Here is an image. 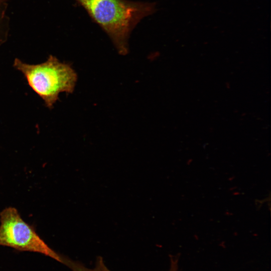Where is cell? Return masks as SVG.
<instances>
[{"mask_svg": "<svg viewBox=\"0 0 271 271\" xmlns=\"http://www.w3.org/2000/svg\"><path fill=\"white\" fill-rule=\"evenodd\" d=\"M107 33L118 53L128 52L132 30L156 10L154 3L127 0H75Z\"/></svg>", "mask_w": 271, "mask_h": 271, "instance_id": "obj_1", "label": "cell"}, {"mask_svg": "<svg viewBox=\"0 0 271 271\" xmlns=\"http://www.w3.org/2000/svg\"><path fill=\"white\" fill-rule=\"evenodd\" d=\"M170 258V268L168 271H180L178 264V257L171 256Z\"/></svg>", "mask_w": 271, "mask_h": 271, "instance_id": "obj_5", "label": "cell"}, {"mask_svg": "<svg viewBox=\"0 0 271 271\" xmlns=\"http://www.w3.org/2000/svg\"><path fill=\"white\" fill-rule=\"evenodd\" d=\"M14 67L21 72L30 87L52 108L61 92L72 93L77 74L69 64L50 55L45 62L29 64L16 58Z\"/></svg>", "mask_w": 271, "mask_h": 271, "instance_id": "obj_2", "label": "cell"}, {"mask_svg": "<svg viewBox=\"0 0 271 271\" xmlns=\"http://www.w3.org/2000/svg\"><path fill=\"white\" fill-rule=\"evenodd\" d=\"M1 1V0H0V1Z\"/></svg>", "mask_w": 271, "mask_h": 271, "instance_id": "obj_6", "label": "cell"}, {"mask_svg": "<svg viewBox=\"0 0 271 271\" xmlns=\"http://www.w3.org/2000/svg\"><path fill=\"white\" fill-rule=\"evenodd\" d=\"M0 245L40 253L63 262V255L49 247L13 207H7L0 213Z\"/></svg>", "mask_w": 271, "mask_h": 271, "instance_id": "obj_3", "label": "cell"}, {"mask_svg": "<svg viewBox=\"0 0 271 271\" xmlns=\"http://www.w3.org/2000/svg\"><path fill=\"white\" fill-rule=\"evenodd\" d=\"M63 263L67 266L72 271H111L106 266L102 257L96 258L95 265L93 268H89L82 263L64 256Z\"/></svg>", "mask_w": 271, "mask_h": 271, "instance_id": "obj_4", "label": "cell"}]
</instances>
